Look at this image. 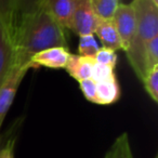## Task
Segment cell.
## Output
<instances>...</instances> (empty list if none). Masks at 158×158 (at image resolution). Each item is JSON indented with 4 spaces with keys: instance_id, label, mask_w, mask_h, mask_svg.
<instances>
[{
    "instance_id": "obj_1",
    "label": "cell",
    "mask_w": 158,
    "mask_h": 158,
    "mask_svg": "<svg viewBox=\"0 0 158 158\" xmlns=\"http://www.w3.org/2000/svg\"><path fill=\"white\" fill-rule=\"evenodd\" d=\"M14 64L31 66L36 53L54 47L67 48L65 29L42 6L18 27L13 36Z\"/></svg>"
},
{
    "instance_id": "obj_2",
    "label": "cell",
    "mask_w": 158,
    "mask_h": 158,
    "mask_svg": "<svg viewBox=\"0 0 158 158\" xmlns=\"http://www.w3.org/2000/svg\"><path fill=\"white\" fill-rule=\"evenodd\" d=\"M135 29L128 49L125 51L136 77L142 81L146 76L145 47L152 38L158 36V7L152 0H133Z\"/></svg>"
},
{
    "instance_id": "obj_3",
    "label": "cell",
    "mask_w": 158,
    "mask_h": 158,
    "mask_svg": "<svg viewBox=\"0 0 158 158\" xmlns=\"http://www.w3.org/2000/svg\"><path fill=\"white\" fill-rule=\"evenodd\" d=\"M29 69H31V66L28 65L21 67L14 64L3 84L0 86V129L13 103L21 82Z\"/></svg>"
},
{
    "instance_id": "obj_4",
    "label": "cell",
    "mask_w": 158,
    "mask_h": 158,
    "mask_svg": "<svg viewBox=\"0 0 158 158\" xmlns=\"http://www.w3.org/2000/svg\"><path fill=\"white\" fill-rule=\"evenodd\" d=\"M112 22L120 38L123 50L126 51L132 40L135 29V12L131 3H119Z\"/></svg>"
},
{
    "instance_id": "obj_5",
    "label": "cell",
    "mask_w": 158,
    "mask_h": 158,
    "mask_svg": "<svg viewBox=\"0 0 158 158\" xmlns=\"http://www.w3.org/2000/svg\"><path fill=\"white\" fill-rule=\"evenodd\" d=\"M97 15L91 8L89 0H74L72 29L76 35H94Z\"/></svg>"
},
{
    "instance_id": "obj_6",
    "label": "cell",
    "mask_w": 158,
    "mask_h": 158,
    "mask_svg": "<svg viewBox=\"0 0 158 158\" xmlns=\"http://www.w3.org/2000/svg\"><path fill=\"white\" fill-rule=\"evenodd\" d=\"M72 53L68 51V48L65 47H54L42 50L36 53L31 60V68L44 67L53 68V69H60L65 68Z\"/></svg>"
},
{
    "instance_id": "obj_7",
    "label": "cell",
    "mask_w": 158,
    "mask_h": 158,
    "mask_svg": "<svg viewBox=\"0 0 158 158\" xmlns=\"http://www.w3.org/2000/svg\"><path fill=\"white\" fill-rule=\"evenodd\" d=\"M14 66V46L10 34L0 22V86Z\"/></svg>"
},
{
    "instance_id": "obj_8",
    "label": "cell",
    "mask_w": 158,
    "mask_h": 158,
    "mask_svg": "<svg viewBox=\"0 0 158 158\" xmlns=\"http://www.w3.org/2000/svg\"><path fill=\"white\" fill-rule=\"evenodd\" d=\"M44 5L64 29H72L74 0H44Z\"/></svg>"
},
{
    "instance_id": "obj_9",
    "label": "cell",
    "mask_w": 158,
    "mask_h": 158,
    "mask_svg": "<svg viewBox=\"0 0 158 158\" xmlns=\"http://www.w3.org/2000/svg\"><path fill=\"white\" fill-rule=\"evenodd\" d=\"M94 35L98 36L101 42V47L103 48L110 49L115 52L118 50H123L120 38L112 21L97 19Z\"/></svg>"
},
{
    "instance_id": "obj_10",
    "label": "cell",
    "mask_w": 158,
    "mask_h": 158,
    "mask_svg": "<svg viewBox=\"0 0 158 158\" xmlns=\"http://www.w3.org/2000/svg\"><path fill=\"white\" fill-rule=\"evenodd\" d=\"M94 63L95 61L93 57L81 56V55L78 54H70L64 69L68 73L70 77L76 79L77 81H80L84 79L91 78Z\"/></svg>"
},
{
    "instance_id": "obj_11",
    "label": "cell",
    "mask_w": 158,
    "mask_h": 158,
    "mask_svg": "<svg viewBox=\"0 0 158 158\" xmlns=\"http://www.w3.org/2000/svg\"><path fill=\"white\" fill-rule=\"evenodd\" d=\"M97 84V101L99 105H110L120 98V87L117 78L110 79L107 81L95 82Z\"/></svg>"
},
{
    "instance_id": "obj_12",
    "label": "cell",
    "mask_w": 158,
    "mask_h": 158,
    "mask_svg": "<svg viewBox=\"0 0 158 158\" xmlns=\"http://www.w3.org/2000/svg\"><path fill=\"white\" fill-rule=\"evenodd\" d=\"M44 0H15V10L13 19V35L15 34L18 27L31 15H33L42 6Z\"/></svg>"
},
{
    "instance_id": "obj_13",
    "label": "cell",
    "mask_w": 158,
    "mask_h": 158,
    "mask_svg": "<svg viewBox=\"0 0 158 158\" xmlns=\"http://www.w3.org/2000/svg\"><path fill=\"white\" fill-rule=\"evenodd\" d=\"M104 158H134L128 133H121L106 152Z\"/></svg>"
},
{
    "instance_id": "obj_14",
    "label": "cell",
    "mask_w": 158,
    "mask_h": 158,
    "mask_svg": "<svg viewBox=\"0 0 158 158\" xmlns=\"http://www.w3.org/2000/svg\"><path fill=\"white\" fill-rule=\"evenodd\" d=\"M93 12L98 19L112 21L117 7L119 6V0H89Z\"/></svg>"
},
{
    "instance_id": "obj_15",
    "label": "cell",
    "mask_w": 158,
    "mask_h": 158,
    "mask_svg": "<svg viewBox=\"0 0 158 158\" xmlns=\"http://www.w3.org/2000/svg\"><path fill=\"white\" fill-rule=\"evenodd\" d=\"M14 10H15V0H0V22L6 27L11 38L13 35Z\"/></svg>"
},
{
    "instance_id": "obj_16",
    "label": "cell",
    "mask_w": 158,
    "mask_h": 158,
    "mask_svg": "<svg viewBox=\"0 0 158 158\" xmlns=\"http://www.w3.org/2000/svg\"><path fill=\"white\" fill-rule=\"evenodd\" d=\"M100 47L101 46L95 39V36L93 34L80 36L78 42V55L93 57L100 49Z\"/></svg>"
},
{
    "instance_id": "obj_17",
    "label": "cell",
    "mask_w": 158,
    "mask_h": 158,
    "mask_svg": "<svg viewBox=\"0 0 158 158\" xmlns=\"http://www.w3.org/2000/svg\"><path fill=\"white\" fill-rule=\"evenodd\" d=\"M158 66V36L152 38L145 47V70L146 74Z\"/></svg>"
},
{
    "instance_id": "obj_18",
    "label": "cell",
    "mask_w": 158,
    "mask_h": 158,
    "mask_svg": "<svg viewBox=\"0 0 158 158\" xmlns=\"http://www.w3.org/2000/svg\"><path fill=\"white\" fill-rule=\"evenodd\" d=\"M144 88L154 102H158V66L146 74L142 80Z\"/></svg>"
},
{
    "instance_id": "obj_19",
    "label": "cell",
    "mask_w": 158,
    "mask_h": 158,
    "mask_svg": "<svg viewBox=\"0 0 158 158\" xmlns=\"http://www.w3.org/2000/svg\"><path fill=\"white\" fill-rule=\"evenodd\" d=\"M91 78L95 82H102V81H107V80H110V79L117 78V77L116 74H115V68L95 62L92 68Z\"/></svg>"
},
{
    "instance_id": "obj_20",
    "label": "cell",
    "mask_w": 158,
    "mask_h": 158,
    "mask_svg": "<svg viewBox=\"0 0 158 158\" xmlns=\"http://www.w3.org/2000/svg\"><path fill=\"white\" fill-rule=\"evenodd\" d=\"M93 59H94V61L97 62V63L110 66V67H113V68H116L117 54H116V52H115V51L110 50V49L100 47V49L98 50V52L94 54Z\"/></svg>"
},
{
    "instance_id": "obj_21",
    "label": "cell",
    "mask_w": 158,
    "mask_h": 158,
    "mask_svg": "<svg viewBox=\"0 0 158 158\" xmlns=\"http://www.w3.org/2000/svg\"><path fill=\"white\" fill-rule=\"evenodd\" d=\"M78 84L85 98L89 102L95 104V101H97V84L94 80L92 78H88L80 80V81H78Z\"/></svg>"
},
{
    "instance_id": "obj_22",
    "label": "cell",
    "mask_w": 158,
    "mask_h": 158,
    "mask_svg": "<svg viewBox=\"0 0 158 158\" xmlns=\"http://www.w3.org/2000/svg\"><path fill=\"white\" fill-rule=\"evenodd\" d=\"M0 158H14V140H9L0 148Z\"/></svg>"
},
{
    "instance_id": "obj_23",
    "label": "cell",
    "mask_w": 158,
    "mask_h": 158,
    "mask_svg": "<svg viewBox=\"0 0 158 158\" xmlns=\"http://www.w3.org/2000/svg\"><path fill=\"white\" fill-rule=\"evenodd\" d=\"M152 2H153L154 5H156L158 7V0H152Z\"/></svg>"
},
{
    "instance_id": "obj_24",
    "label": "cell",
    "mask_w": 158,
    "mask_h": 158,
    "mask_svg": "<svg viewBox=\"0 0 158 158\" xmlns=\"http://www.w3.org/2000/svg\"><path fill=\"white\" fill-rule=\"evenodd\" d=\"M1 141H2V140H1V136H0V148H1V146H2V143H1Z\"/></svg>"
},
{
    "instance_id": "obj_25",
    "label": "cell",
    "mask_w": 158,
    "mask_h": 158,
    "mask_svg": "<svg viewBox=\"0 0 158 158\" xmlns=\"http://www.w3.org/2000/svg\"><path fill=\"white\" fill-rule=\"evenodd\" d=\"M155 158H157V156H156V157H155Z\"/></svg>"
}]
</instances>
